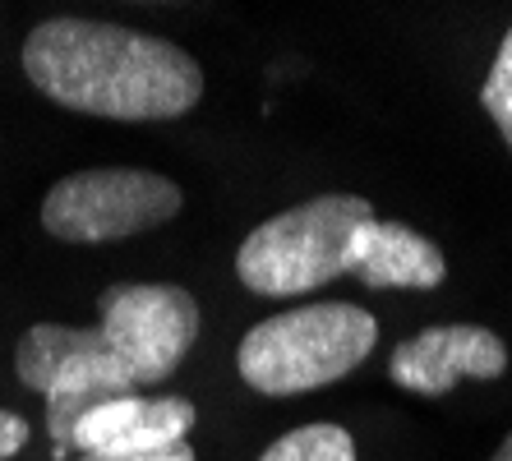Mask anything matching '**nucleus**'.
I'll use <instances>...</instances> for the list:
<instances>
[{
    "instance_id": "423d86ee",
    "label": "nucleus",
    "mask_w": 512,
    "mask_h": 461,
    "mask_svg": "<svg viewBox=\"0 0 512 461\" xmlns=\"http://www.w3.org/2000/svg\"><path fill=\"white\" fill-rule=\"evenodd\" d=\"M97 309H102L97 328L139 388L171 379L199 337V300L185 286L120 282L102 291Z\"/></svg>"
},
{
    "instance_id": "6e6552de",
    "label": "nucleus",
    "mask_w": 512,
    "mask_h": 461,
    "mask_svg": "<svg viewBox=\"0 0 512 461\" xmlns=\"http://www.w3.org/2000/svg\"><path fill=\"white\" fill-rule=\"evenodd\" d=\"M190 397H116L74 425V452L79 457H143V452L180 448L194 429Z\"/></svg>"
},
{
    "instance_id": "9d476101",
    "label": "nucleus",
    "mask_w": 512,
    "mask_h": 461,
    "mask_svg": "<svg viewBox=\"0 0 512 461\" xmlns=\"http://www.w3.org/2000/svg\"><path fill=\"white\" fill-rule=\"evenodd\" d=\"M259 461H356V438L342 425H305L282 434Z\"/></svg>"
},
{
    "instance_id": "20e7f679",
    "label": "nucleus",
    "mask_w": 512,
    "mask_h": 461,
    "mask_svg": "<svg viewBox=\"0 0 512 461\" xmlns=\"http://www.w3.org/2000/svg\"><path fill=\"white\" fill-rule=\"evenodd\" d=\"M14 374L19 383L47 397V434L56 457L74 452V425L93 406L116 397H134L139 383L116 360L102 328H65V323H37L14 346Z\"/></svg>"
},
{
    "instance_id": "1a4fd4ad",
    "label": "nucleus",
    "mask_w": 512,
    "mask_h": 461,
    "mask_svg": "<svg viewBox=\"0 0 512 461\" xmlns=\"http://www.w3.org/2000/svg\"><path fill=\"white\" fill-rule=\"evenodd\" d=\"M351 277L374 291H434L448 277V263L420 231L402 222H365L351 245Z\"/></svg>"
},
{
    "instance_id": "4468645a",
    "label": "nucleus",
    "mask_w": 512,
    "mask_h": 461,
    "mask_svg": "<svg viewBox=\"0 0 512 461\" xmlns=\"http://www.w3.org/2000/svg\"><path fill=\"white\" fill-rule=\"evenodd\" d=\"M489 461H512V434L503 438V443H499V452H494V457H489Z\"/></svg>"
},
{
    "instance_id": "f8f14e48",
    "label": "nucleus",
    "mask_w": 512,
    "mask_h": 461,
    "mask_svg": "<svg viewBox=\"0 0 512 461\" xmlns=\"http://www.w3.org/2000/svg\"><path fill=\"white\" fill-rule=\"evenodd\" d=\"M28 420L24 415H14V411H0V461H10V457H19V452L28 448Z\"/></svg>"
},
{
    "instance_id": "f03ea898",
    "label": "nucleus",
    "mask_w": 512,
    "mask_h": 461,
    "mask_svg": "<svg viewBox=\"0 0 512 461\" xmlns=\"http://www.w3.org/2000/svg\"><path fill=\"white\" fill-rule=\"evenodd\" d=\"M379 342V319L351 300L286 309L263 319L240 337L236 369L263 397H296L323 383L346 379L351 369L370 360Z\"/></svg>"
},
{
    "instance_id": "0eeeda50",
    "label": "nucleus",
    "mask_w": 512,
    "mask_h": 461,
    "mask_svg": "<svg viewBox=\"0 0 512 461\" xmlns=\"http://www.w3.org/2000/svg\"><path fill=\"white\" fill-rule=\"evenodd\" d=\"M508 369V346L480 323H439L406 337L388 360V379L420 397H443L462 379H499Z\"/></svg>"
},
{
    "instance_id": "ddd939ff",
    "label": "nucleus",
    "mask_w": 512,
    "mask_h": 461,
    "mask_svg": "<svg viewBox=\"0 0 512 461\" xmlns=\"http://www.w3.org/2000/svg\"><path fill=\"white\" fill-rule=\"evenodd\" d=\"M79 461H199V457H194L190 443H180V448H167V452H143V457H79Z\"/></svg>"
},
{
    "instance_id": "9b49d317",
    "label": "nucleus",
    "mask_w": 512,
    "mask_h": 461,
    "mask_svg": "<svg viewBox=\"0 0 512 461\" xmlns=\"http://www.w3.org/2000/svg\"><path fill=\"white\" fill-rule=\"evenodd\" d=\"M480 102H485V111L494 116L503 143L512 148V28L503 33L499 56H494V65H489L485 83H480Z\"/></svg>"
},
{
    "instance_id": "f257e3e1",
    "label": "nucleus",
    "mask_w": 512,
    "mask_h": 461,
    "mask_svg": "<svg viewBox=\"0 0 512 461\" xmlns=\"http://www.w3.org/2000/svg\"><path fill=\"white\" fill-rule=\"evenodd\" d=\"M24 74L42 97L102 120H176L199 107L203 70L176 42L102 19H47L24 42Z\"/></svg>"
},
{
    "instance_id": "39448f33",
    "label": "nucleus",
    "mask_w": 512,
    "mask_h": 461,
    "mask_svg": "<svg viewBox=\"0 0 512 461\" xmlns=\"http://www.w3.org/2000/svg\"><path fill=\"white\" fill-rule=\"evenodd\" d=\"M185 208L176 180L139 166H97L56 180L42 199L47 236L70 245H107L171 222Z\"/></svg>"
},
{
    "instance_id": "7ed1b4c3",
    "label": "nucleus",
    "mask_w": 512,
    "mask_h": 461,
    "mask_svg": "<svg viewBox=\"0 0 512 461\" xmlns=\"http://www.w3.org/2000/svg\"><path fill=\"white\" fill-rule=\"evenodd\" d=\"M374 222L370 199L319 194L259 222L236 249V277L254 296H305L351 272V245L360 226Z\"/></svg>"
}]
</instances>
